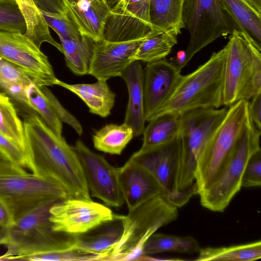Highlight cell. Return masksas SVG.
Here are the masks:
<instances>
[{
	"label": "cell",
	"mask_w": 261,
	"mask_h": 261,
	"mask_svg": "<svg viewBox=\"0 0 261 261\" xmlns=\"http://www.w3.org/2000/svg\"><path fill=\"white\" fill-rule=\"evenodd\" d=\"M48 99L55 112L62 122L68 124L79 135L83 134V127L78 120L60 103L56 97L46 86L40 87Z\"/></svg>",
	"instance_id": "obj_40"
},
{
	"label": "cell",
	"mask_w": 261,
	"mask_h": 261,
	"mask_svg": "<svg viewBox=\"0 0 261 261\" xmlns=\"http://www.w3.org/2000/svg\"><path fill=\"white\" fill-rule=\"evenodd\" d=\"M200 248L198 242L191 236L181 237L154 232L145 243L143 255L149 256L165 252L193 254L198 253Z\"/></svg>",
	"instance_id": "obj_30"
},
{
	"label": "cell",
	"mask_w": 261,
	"mask_h": 261,
	"mask_svg": "<svg viewBox=\"0 0 261 261\" xmlns=\"http://www.w3.org/2000/svg\"><path fill=\"white\" fill-rule=\"evenodd\" d=\"M74 148L92 196L109 206L122 205L124 200L118 180V168L112 166L103 156L92 151L80 140L76 141Z\"/></svg>",
	"instance_id": "obj_14"
},
{
	"label": "cell",
	"mask_w": 261,
	"mask_h": 261,
	"mask_svg": "<svg viewBox=\"0 0 261 261\" xmlns=\"http://www.w3.org/2000/svg\"><path fill=\"white\" fill-rule=\"evenodd\" d=\"M224 58L223 47L214 52L195 70L182 75L171 96L152 118L163 114L181 115L195 109L222 106Z\"/></svg>",
	"instance_id": "obj_3"
},
{
	"label": "cell",
	"mask_w": 261,
	"mask_h": 261,
	"mask_svg": "<svg viewBox=\"0 0 261 261\" xmlns=\"http://www.w3.org/2000/svg\"><path fill=\"white\" fill-rule=\"evenodd\" d=\"M8 241V228L0 226V245L6 246Z\"/></svg>",
	"instance_id": "obj_46"
},
{
	"label": "cell",
	"mask_w": 261,
	"mask_h": 261,
	"mask_svg": "<svg viewBox=\"0 0 261 261\" xmlns=\"http://www.w3.org/2000/svg\"><path fill=\"white\" fill-rule=\"evenodd\" d=\"M221 1L239 30L248 34L260 45L261 13L256 11L244 0Z\"/></svg>",
	"instance_id": "obj_32"
},
{
	"label": "cell",
	"mask_w": 261,
	"mask_h": 261,
	"mask_svg": "<svg viewBox=\"0 0 261 261\" xmlns=\"http://www.w3.org/2000/svg\"><path fill=\"white\" fill-rule=\"evenodd\" d=\"M22 11L27 23L25 35L39 48L44 42L53 45L60 52L62 46L52 37L41 12L32 0H16Z\"/></svg>",
	"instance_id": "obj_31"
},
{
	"label": "cell",
	"mask_w": 261,
	"mask_h": 261,
	"mask_svg": "<svg viewBox=\"0 0 261 261\" xmlns=\"http://www.w3.org/2000/svg\"><path fill=\"white\" fill-rule=\"evenodd\" d=\"M0 133L18 145L25 152L22 121L10 99L1 92Z\"/></svg>",
	"instance_id": "obj_33"
},
{
	"label": "cell",
	"mask_w": 261,
	"mask_h": 261,
	"mask_svg": "<svg viewBox=\"0 0 261 261\" xmlns=\"http://www.w3.org/2000/svg\"><path fill=\"white\" fill-rule=\"evenodd\" d=\"M143 73L145 115L148 122L171 96L182 74L181 69L165 59L147 63Z\"/></svg>",
	"instance_id": "obj_16"
},
{
	"label": "cell",
	"mask_w": 261,
	"mask_h": 261,
	"mask_svg": "<svg viewBox=\"0 0 261 261\" xmlns=\"http://www.w3.org/2000/svg\"><path fill=\"white\" fill-rule=\"evenodd\" d=\"M224 47L222 104L230 106L261 93V48L248 34L237 29Z\"/></svg>",
	"instance_id": "obj_2"
},
{
	"label": "cell",
	"mask_w": 261,
	"mask_h": 261,
	"mask_svg": "<svg viewBox=\"0 0 261 261\" xmlns=\"http://www.w3.org/2000/svg\"><path fill=\"white\" fill-rule=\"evenodd\" d=\"M183 20L190 35L185 50L187 64L218 38L239 30L221 0H185Z\"/></svg>",
	"instance_id": "obj_9"
},
{
	"label": "cell",
	"mask_w": 261,
	"mask_h": 261,
	"mask_svg": "<svg viewBox=\"0 0 261 261\" xmlns=\"http://www.w3.org/2000/svg\"><path fill=\"white\" fill-rule=\"evenodd\" d=\"M0 154L16 165L24 169L28 168L24 151L1 133Z\"/></svg>",
	"instance_id": "obj_39"
},
{
	"label": "cell",
	"mask_w": 261,
	"mask_h": 261,
	"mask_svg": "<svg viewBox=\"0 0 261 261\" xmlns=\"http://www.w3.org/2000/svg\"><path fill=\"white\" fill-rule=\"evenodd\" d=\"M109 8L113 7L118 0H106Z\"/></svg>",
	"instance_id": "obj_48"
},
{
	"label": "cell",
	"mask_w": 261,
	"mask_h": 261,
	"mask_svg": "<svg viewBox=\"0 0 261 261\" xmlns=\"http://www.w3.org/2000/svg\"><path fill=\"white\" fill-rule=\"evenodd\" d=\"M134 137L132 128L125 123L109 124L96 131L92 140L97 150L120 155Z\"/></svg>",
	"instance_id": "obj_29"
},
{
	"label": "cell",
	"mask_w": 261,
	"mask_h": 261,
	"mask_svg": "<svg viewBox=\"0 0 261 261\" xmlns=\"http://www.w3.org/2000/svg\"><path fill=\"white\" fill-rule=\"evenodd\" d=\"M229 107L198 159L195 172L198 195L212 185L223 171L250 119L248 101L240 100Z\"/></svg>",
	"instance_id": "obj_6"
},
{
	"label": "cell",
	"mask_w": 261,
	"mask_h": 261,
	"mask_svg": "<svg viewBox=\"0 0 261 261\" xmlns=\"http://www.w3.org/2000/svg\"><path fill=\"white\" fill-rule=\"evenodd\" d=\"M13 223V221L8 210L0 201V226L8 228Z\"/></svg>",
	"instance_id": "obj_44"
},
{
	"label": "cell",
	"mask_w": 261,
	"mask_h": 261,
	"mask_svg": "<svg viewBox=\"0 0 261 261\" xmlns=\"http://www.w3.org/2000/svg\"><path fill=\"white\" fill-rule=\"evenodd\" d=\"M60 200L43 203L21 217L8 228L7 251L1 255L3 260H19L20 257L33 253L61 250L74 246V236L53 229L50 209Z\"/></svg>",
	"instance_id": "obj_5"
},
{
	"label": "cell",
	"mask_w": 261,
	"mask_h": 261,
	"mask_svg": "<svg viewBox=\"0 0 261 261\" xmlns=\"http://www.w3.org/2000/svg\"><path fill=\"white\" fill-rule=\"evenodd\" d=\"M27 23L16 0H0V31L25 34Z\"/></svg>",
	"instance_id": "obj_36"
},
{
	"label": "cell",
	"mask_w": 261,
	"mask_h": 261,
	"mask_svg": "<svg viewBox=\"0 0 261 261\" xmlns=\"http://www.w3.org/2000/svg\"><path fill=\"white\" fill-rule=\"evenodd\" d=\"M178 216V207L162 195L147 200L126 215H117L122 231L107 261L142 260L143 248L148 238Z\"/></svg>",
	"instance_id": "obj_4"
},
{
	"label": "cell",
	"mask_w": 261,
	"mask_h": 261,
	"mask_svg": "<svg viewBox=\"0 0 261 261\" xmlns=\"http://www.w3.org/2000/svg\"><path fill=\"white\" fill-rule=\"evenodd\" d=\"M149 3L150 0H118L110 8L103 40L119 42L145 37L153 29Z\"/></svg>",
	"instance_id": "obj_15"
},
{
	"label": "cell",
	"mask_w": 261,
	"mask_h": 261,
	"mask_svg": "<svg viewBox=\"0 0 261 261\" xmlns=\"http://www.w3.org/2000/svg\"><path fill=\"white\" fill-rule=\"evenodd\" d=\"M185 0H150L149 17L153 29L178 35L185 28Z\"/></svg>",
	"instance_id": "obj_25"
},
{
	"label": "cell",
	"mask_w": 261,
	"mask_h": 261,
	"mask_svg": "<svg viewBox=\"0 0 261 261\" xmlns=\"http://www.w3.org/2000/svg\"><path fill=\"white\" fill-rule=\"evenodd\" d=\"M248 109L251 121L261 130V93L254 95L248 100Z\"/></svg>",
	"instance_id": "obj_41"
},
{
	"label": "cell",
	"mask_w": 261,
	"mask_h": 261,
	"mask_svg": "<svg viewBox=\"0 0 261 261\" xmlns=\"http://www.w3.org/2000/svg\"><path fill=\"white\" fill-rule=\"evenodd\" d=\"M41 12L48 27L57 33L60 39L76 38L82 36L73 22L65 14Z\"/></svg>",
	"instance_id": "obj_37"
},
{
	"label": "cell",
	"mask_w": 261,
	"mask_h": 261,
	"mask_svg": "<svg viewBox=\"0 0 261 261\" xmlns=\"http://www.w3.org/2000/svg\"><path fill=\"white\" fill-rule=\"evenodd\" d=\"M260 185L261 150L250 158L245 167L241 183L242 188H253Z\"/></svg>",
	"instance_id": "obj_38"
},
{
	"label": "cell",
	"mask_w": 261,
	"mask_h": 261,
	"mask_svg": "<svg viewBox=\"0 0 261 261\" xmlns=\"http://www.w3.org/2000/svg\"><path fill=\"white\" fill-rule=\"evenodd\" d=\"M27 168L61 186L70 197L91 199L74 147L53 132L36 113L22 117Z\"/></svg>",
	"instance_id": "obj_1"
},
{
	"label": "cell",
	"mask_w": 261,
	"mask_h": 261,
	"mask_svg": "<svg viewBox=\"0 0 261 261\" xmlns=\"http://www.w3.org/2000/svg\"><path fill=\"white\" fill-rule=\"evenodd\" d=\"M143 69L141 62H133L120 77L125 82L128 94L123 123L133 129L134 136L143 134L146 122L144 109Z\"/></svg>",
	"instance_id": "obj_20"
},
{
	"label": "cell",
	"mask_w": 261,
	"mask_h": 261,
	"mask_svg": "<svg viewBox=\"0 0 261 261\" xmlns=\"http://www.w3.org/2000/svg\"><path fill=\"white\" fill-rule=\"evenodd\" d=\"M180 69L187 65L186 62V55L185 50H180L177 53L175 59L172 61Z\"/></svg>",
	"instance_id": "obj_45"
},
{
	"label": "cell",
	"mask_w": 261,
	"mask_h": 261,
	"mask_svg": "<svg viewBox=\"0 0 261 261\" xmlns=\"http://www.w3.org/2000/svg\"><path fill=\"white\" fill-rule=\"evenodd\" d=\"M261 257L260 240L244 244L200 248L197 261H252Z\"/></svg>",
	"instance_id": "obj_28"
},
{
	"label": "cell",
	"mask_w": 261,
	"mask_h": 261,
	"mask_svg": "<svg viewBox=\"0 0 261 261\" xmlns=\"http://www.w3.org/2000/svg\"><path fill=\"white\" fill-rule=\"evenodd\" d=\"M69 197L61 186L32 173L0 175V201L13 223L44 202Z\"/></svg>",
	"instance_id": "obj_10"
},
{
	"label": "cell",
	"mask_w": 261,
	"mask_h": 261,
	"mask_svg": "<svg viewBox=\"0 0 261 261\" xmlns=\"http://www.w3.org/2000/svg\"><path fill=\"white\" fill-rule=\"evenodd\" d=\"M261 130L250 117L236 148L226 167L207 189L199 194L201 204L215 212H223L242 188L245 167L250 158L261 150Z\"/></svg>",
	"instance_id": "obj_8"
},
{
	"label": "cell",
	"mask_w": 261,
	"mask_h": 261,
	"mask_svg": "<svg viewBox=\"0 0 261 261\" xmlns=\"http://www.w3.org/2000/svg\"><path fill=\"white\" fill-rule=\"evenodd\" d=\"M145 37L119 42L102 40L95 43L88 74L105 81L121 76L134 61V56Z\"/></svg>",
	"instance_id": "obj_17"
},
{
	"label": "cell",
	"mask_w": 261,
	"mask_h": 261,
	"mask_svg": "<svg viewBox=\"0 0 261 261\" xmlns=\"http://www.w3.org/2000/svg\"><path fill=\"white\" fill-rule=\"evenodd\" d=\"M60 40L68 68L77 75L88 74L95 42L84 36Z\"/></svg>",
	"instance_id": "obj_26"
},
{
	"label": "cell",
	"mask_w": 261,
	"mask_h": 261,
	"mask_svg": "<svg viewBox=\"0 0 261 261\" xmlns=\"http://www.w3.org/2000/svg\"><path fill=\"white\" fill-rule=\"evenodd\" d=\"M25 93L30 107L53 132L58 135H62V122L40 87L31 83L25 87Z\"/></svg>",
	"instance_id": "obj_34"
},
{
	"label": "cell",
	"mask_w": 261,
	"mask_h": 261,
	"mask_svg": "<svg viewBox=\"0 0 261 261\" xmlns=\"http://www.w3.org/2000/svg\"><path fill=\"white\" fill-rule=\"evenodd\" d=\"M98 1H101V2H104V3H107V2H106V0H98Z\"/></svg>",
	"instance_id": "obj_49"
},
{
	"label": "cell",
	"mask_w": 261,
	"mask_h": 261,
	"mask_svg": "<svg viewBox=\"0 0 261 261\" xmlns=\"http://www.w3.org/2000/svg\"><path fill=\"white\" fill-rule=\"evenodd\" d=\"M56 85L75 94L85 102L91 113L101 117H107L111 114L116 94L110 89L107 81L97 80L91 84H70L57 79Z\"/></svg>",
	"instance_id": "obj_21"
},
{
	"label": "cell",
	"mask_w": 261,
	"mask_h": 261,
	"mask_svg": "<svg viewBox=\"0 0 261 261\" xmlns=\"http://www.w3.org/2000/svg\"><path fill=\"white\" fill-rule=\"evenodd\" d=\"M31 83L33 80L27 73L0 57V92L10 99L19 114L32 111L25 93Z\"/></svg>",
	"instance_id": "obj_22"
},
{
	"label": "cell",
	"mask_w": 261,
	"mask_h": 261,
	"mask_svg": "<svg viewBox=\"0 0 261 261\" xmlns=\"http://www.w3.org/2000/svg\"><path fill=\"white\" fill-rule=\"evenodd\" d=\"M103 226L98 232L75 236L74 246L100 255L103 257L104 261H107L109 254L121 237L122 226L117 215H115L114 220Z\"/></svg>",
	"instance_id": "obj_24"
},
{
	"label": "cell",
	"mask_w": 261,
	"mask_h": 261,
	"mask_svg": "<svg viewBox=\"0 0 261 261\" xmlns=\"http://www.w3.org/2000/svg\"><path fill=\"white\" fill-rule=\"evenodd\" d=\"M27 172L25 169L10 162L0 154V175L21 174Z\"/></svg>",
	"instance_id": "obj_43"
},
{
	"label": "cell",
	"mask_w": 261,
	"mask_h": 261,
	"mask_svg": "<svg viewBox=\"0 0 261 261\" xmlns=\"http://www.w3.org/2000/svg\"><path fill=\"white\" fill-rule=\"evenodd\" d=\"M252 8L261 13V0H244Z\"/></svg>",
	"instance_id": "obj_47"
},
{
	"label": "cell",
	"mask_w": 261,
	"mask_h": 261,
	"mask_svg": "<svg viewBox=\"0 0 261 261\" xmlns=\"http://www.w3.org/2000/svg\"><path fill=\"white\" fill-rule=\"evenodd\" d=\"M115 218L110 208L91 199L69 197L50 209L53 230L74 236L92 231Z\"/></svg>",
	"instance_id": "obj_12"
},
{
	"label": "cell",
	"mask_w": 261,
	"mask_h": 261,
	"mask_svg": "<svg viewBox=\"0 0 261 261\" xmlns=\"http://www.w3.org/2000/svg\"><path fill=\"white\" fill-rule=\"evenodd\" d=\"M227 109H197L180 115L181 147L177 175L179 192H185L194 185L198 159Z\"/></svg>",
	"instance_id": "obj_7"
},
{
	"label": "cell",
	"mask_w": 261,
	"mask_h": 261,
	"mask_svg": "<svg viewBox=\"0 0 261 261\" xmlns=\"http://www.w3.org/2000/svg\"><path fill=\"white\" fill-rule=\"evenodd\" d=\"M65 14L82 36L94 42L103 40L105 23L110 12L106 3L98 0H62Z\"/></svg>",
	"instance_id": "obj_19"
},
{
	"label": "cell",
	"mask_w": 261,
	"mask_h": 261,
	"mask_svg": "<svg viewBox=\"0 0 261 261\" xmlns=\"http://www.w3.org/2000/svg\"><path fill=\"white\" fill-rule=\"evenodd\" d=\"M179 135L172 142L145 151H137L129 159L148 170L160 183L163 196L177 207L197 194L195 184L185 192L177 188V175L180 153Z\"/></svg>",
	"instance_id": "obj_11"
},
{
	"label": "cell",
	"mask_w": 261,
	"mask_h": 261,
	"mask_svg": "<svg viewBox=\"0 0 261 261\" xmlns=\"http://www.w3.org/2000/svg\"><path fill=\"white\" fill-rule=\"evenodd\" d=\"M143 132V143L140 151L149 150L166 145L179 135L180 115L166 113L148 121Z\"/></svg>",
	"instance_id": "obj_23"
},
{
	"label": "cell",
	"mask_w": 261,
	"mask_h": 261,
	"mask_svg": "<svg viewBox=\"0 0 261 261\" xmlns=\"http://www.w3.org/2000/svg\"><path fill=\"white\" fill-rule=\"evenodd\" d=\"M176 34L153 29L134 56V61L149 63L165 59L177 43Z\"/></svg>",
	"instance_id": "obj_27"
},
{
	"label": "cell",
	"mask_w": 261,
	"mask_h": 261,
	"mask_svg": "<svg viewBox=\"0 0 261 261\" xmlns=\"http://www.w3.org/2000/svg\"><path fill=\"white\" fill-rule=\"evenodd\" d=\"M0 57L27 73L39 87L56 85L48 57L24 34L0 31Z\"/></svg>",
	"instance_id": "obj_13"
},
{
	"label": "cell",
	"mask_w": 261,
	"mask_h": 261,
	"mask_svg": "<svg viewBox=\"0 0 261 261\" xmlns=\"http://www.w3.org/2000/svg\"><path fill=\"white\" fill-rule=\"evenodd\" d=\"M118 180L128 212L153 197L163 196L162 187L155 177L129 159L118 168Z\"/></svg>",
	"instance_id": "obj_18"
},
{
	"label": "cell",
	"mask_w": 261,
	"mask_h": 261,
	"mask_svg": "<svg viewBox=\"0 0 261 261\" xmlns=\"http://www.w3.org/2000/svg\"><path fill=\"white\" fill-rule=\"evenodd\" d=\"M37 8L43 12L65 14L62 0H32Z\"/></svg>",
	"instance_id": "obj_42"
},
{
	"label": "cell",
	"mask_w": 261,
	"mask_h": 261,
	"mask_svg": "<svg viewBox=\"0 0 261 261\" xmlns=\"http://www.w3.org/2000/svg\"><path fill=\"white\" fill-rule=\"evenodd\" d=\"M19 260L30 261H93L102 260V256L76 247L47 252L33 253L20 257Z\"/></svg>",
	"instance_id": "obj_35"
}]
</instances>
